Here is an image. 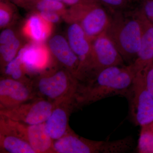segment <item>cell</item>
I'll return each instance as SVG.
<instances>
[{
  "instance_id": "20",
  "label": "cell",
  "mask_w": 153,
  "mask_h": 153,
  "mask_svg": "<svg viewBox=\"0 0 153 153\" xmlns=\"http://www.w3.org/2000/svg\"><path fill=\"white\" fill-rule=\"evenodd\" d=\"M140 127L137 152L140 153H153V122Z\"/></svg>"
},
{
  "instance_id": "26",
  "label": "cell",
  "mask_w": 153,
  "mask_h": 153,
  "mask_svg": "<svg viewBox=\"0 0 153 153\" xmlns=\"http://www.w3.org/2000/svg\"><path fill=\"white\" fill-rule=\"evenodd\" d=\"M144 71L146 86L148 91L153 97V64Z\"/></svg>"
},
{
  "instance_id": "18",
  "label": "cell",
  "mask_w": 153,
  "mask_h": 153,
  "mask_svg": "<svg viewBox=\"0 0 153 153\" xmlns=\"http://www.w3.org/2000/svg\"><path fill=\"white\" fill-rule=\"evenodd\" d=\"M1 72L3 76L10 77L21 82L31 83L32 79L26 73L22 60L18 55L10 62Z\"/></svg>"
},
{
  "instance_id": "27",
  "label": "cell",
  "mask_w": 153,
  "mask_h": 153,
  "mask_svg": "<svg viewBox=\"0 0 153 153\" xmlns=\"http://www.w3.org/2000/svg\"><path fill=\"white\" fill-rule=\"evenodd\" d=\"M16 37V33L12 29H4L0 34V45L5 44Z\"/></svg>"
},
{
  "instance_id": "4",
  "label": "cell",
  "mask_w": 153,
  "mask_h": 153,
  "mask_svg": "<svg viewBox=\"0 0 153 153\" xmlns=\"http://www.w3.org/2000/svg\"><path fill=\"white\" fill-rule=\"evenodd\" d=\"M134 146L131 136L115 140L98 141L79 136L72 129L53 143L54 153H126Z\"/></svg>"
},
{
  "instance_id": "22",
  "label": "cell",
  "mask_w": 153,
  "mask_h": 153,
  "mask_svg": "<svg viewBox=\"0 0 153 153\" xmlns=\"http://www.w3.org/2000/svg\"><path fill=\"white\" fill-rule=\"evenodd\" d=\"M14 13L13 7L6 0L0 2V27L6 28L12 22Z\"/></svg>"
},
{
  "instance_id": "30",
  "label": "cell",
  "mask_w": 153,
  "mask_h": 153,
  "mask_svg": "<svg viewBox=\"0 0 153 153\" xmlns=\"http://www.w3.org/2000/svg\"><path fill=\"white\" fill-rule=\"evenodd\" d=\"M11 1L19 5L24 6V0H11Z\"/></svg>"
},
{
  "instance_id": "3",
  "label": "cell",
  "mask_w": 153,
  "mask_h": 153,
  "mask_svg": "<svg viewBox=\"0 0 153 153\" xmlns=\"http://www.w3.org/2000/svg\"><path fill=\"white\" fill-rule=\"evenodd\" d=\"M78 82L67 69L56 65L33 77L31 84L36 97L56 103L74 99Z\"/></svg>"
},
{
  "instance_id": "7",
  "label": "cell",
  "mask_w": 153,
  "mask_h": 153,
  "mask_svg": "<svg viewBox=\"0 0 153 153\" xmlns=\"http://www.w3.org/2000/svg\"><path fill=\"white\" fill-rule=\"evenodd\" d=\"M55 105L53 102L36 97L13 107L0 109V115L21 123L33 125L45 123Z\"/></svg>"
},
{
  "instance_id": "6",
  "label": "cell",
  "mask_w": 153,
  "mask_h": 153,
  "mask_svg": "<svg viewBox=\"0 0 153 153\" xmlns=\"http://www.w3.org/2000/svg\"><path fill=\"white\" fill-rule=\"evenodd\" d=\"M125 97L128 103L130 120L136 126L146 125L153 122V97L148 91L144 71L136 74Z\"/></svg>"
},
{
  "instance_id": "23",
  "label": "cell",
  "mask_w": 153,
  "mask_h": 153,
  "mask_svg": "<svg viewBox=\"0 0 153 153\" xmlns=\"http://www.w3.org/2000/svg\"><path fill=\"white\" fill-rule=\"evenodd\" d=\"M140 11L153 25V0H143L142 7Z\"/></svg>"
},
{
  "instance_id": "9",
  "label": "cell",
  "mask_w": 153,
  "mask_h": 153,
  "mask_svg": "<svg viewBox=\"0 0 153 153\" xmlns=\"http://www.w3.org/2000/svg\"><path fill=\"white\" fill-rule=\"evenodd\" d=\"M18 55L31 79L56 65L57 62L44 43L30 42L22 47Z\"/></svg>"
},
{
  "instance_id": "12",
  "label": "cell",
  "mask_w": 153,
  "mask_h": 153,
  "mask_svg": "<svg viewBox=\"0 0 153 153\" xmlns=\"http://www.w3.org/2000/svg\"><path fill=\"white\" fill-rule=\"evenodd\" d=\"M36 97L31 83L7 76L0 79V109L13 107Z\"/></svg>"
},
{
  "instance_id": "24",
  "label": "cell",
  "mask_w": 153,
  "mask_h": 153,
  "mask_svg": "<svg viewBox=\"0 0 153 153\" xmlns=\"http://www.w3.org/2000/svg\"><path fill=\"white\" fill-rule=\"evenodd\" d=\"M100 3L114 10L124 8L131 0H97Z\"/></svg>"
},
{
  "instance_id": "13",
  "label": "cell",
  "mask_w": 153,
  "mask_h": 153,
  "mask_svg": "<svg viewBox=\"0 0 153 153\" xmlns=\"http://www.w3.org/2000/svg\"><path fill=\"white\" fill-rule=\"evenodd\" d=\"M74 111L73 99H68L56 103L45 122L46 131L54 140L59 139L71 130L68 121L70 115Z\"/></svg>"
},
{
  "instance_id": "15",
  "label": "cell",
  "mask_w": 153,
  "mask_h": 153,
  "mask_svg": "<svg viewBox=\"0 0 153 153\" xmlns=\"http://www.w3.org/2000/svg\"><path fill=\"white\" fill-rule=\"evenodd\" d=\"M0 153H36L30 144L19 136L9 125L4 117L1 115Z\"/></svg>"
},
{
  "instance_id": "21",
  "label": "cell",
  "mask_w": 153,
  "mask_h": 153,
  "mask_svg": "<svg viewBox=\"0 0 153 153\" xmlns=\"http://www.w3.org/2000/svg\"><path fill=\"white\" fill-rule=\"evenodd\" d=\"M36 10V12L49 11L60 14L62 16L67 12L66 5L58 0H38L28 6Z\"/></svg>"
},
{
  "instance_id": "10",
  "label": "cell",
  "mask_w": 153,
  "mask_h": 153,
  "mask_svg": "<svg viewBox=\"0 0 153 153\" xmlns=\"http://www.w3.org/2000/svg\"><path fill=\"white\" fill-rule=\"evenodd\" d=\"M67 40L70 47L79 58V66L77 79L82 81L90 73L91 42L82 27L76 23H70L67 30Z\"/></svg>"
},
{
  "instance_id": "19",
  "label": "cell",
  "mask_w": 153,
  "mask_h": 153,
  "mask_svg": "<svg viewBox=\"0 0 153 153\" xmlns=\"http://www.w3.org/2000/svg\"><path fill=\"white\" fill-rule=\"evenodd\" d=\"M22 47V43L18 37L0 45L1 71L16 57Z\"/></svg>"
},
{
  "instance_id": "5",
  "label": "cell",
  "mask_w": 153,
  "mask_h": 153,
  "mask_svg": "<svg viewBox=\"0 0 153 153\" xmlns=\"http://www.w3.org/2000/svg\"><path fill=\"white\" fill-rule=\"evenodd\" d=\"M63 18L79 24L91 41L105 31L110 17L97 0H83L70 7Z\"/></svg>"
},
{
  "instance_id": "11",
  "label": "cell",
  "mask_w": 153,
  "mask_h": 153,
  "mask_svg": "<svg viewBox=\"0 0 153 153\" xmlns=\"http://www.w3.org/2000/svg\"><path fill=\"white\" fill-rule=\"evenodd\" d=\"M4 117L11 127L30 144L36 153H54V140L47 132L45 123L29 125Z\"/></svg>"
},
{
  "instance_id": "1",
  "label": "cell",
  "mask_w": 153,
  "mask_h": 153,
  "mask_svg": "<svg viewBox=\"0 0 153 153\" xmlns=\"http://www.w3.org/2000/svg\"><path fill=\"white\" fill-rule=\"evenodd\" d=\"M131 64L113 66L99 71L83 82H78L74 97L75 111L115 95L124 96L136 75Z\"/></svg>"
},
{
  "instance_id": "16",
  "label": "cell",
  "mask_w": 153,
  "mask_h": 153,
  "mask_svg": "<svg viewBox=\"0 0 153 153\" xmlns=\"http://www.w3.org/2000/svg\"><path fill=\"white\" fill-rule=\"evenodd\" d=\"M140 12L143 22L141 42L136 58L131 64L136 74L145 71L153 64V25Z\"/></svg>"
},
{
  "instance_id": "2",
  "label": "cell",
  "mask_w": 153,
  "mask_h": 153,
  "mask_svg": "<svg viewBox=\"0 0 153 153\" xmlns=\"http://www.w3.org/2000/svg\"><path fill=\"white\" fill-rule=\"evenodd\" d=\"M105 33L128 65L133 63L139 51L143 22L139 10L132 14L118 12L110 17Z\"/></svg>"
},
{
  "instance_id": "25",
  "label": "cell",
  "mask_w": 153,
  "mask_h": 153,
  "mask_svg": "<svg viewBox=\"0 0 153 153\" xmlns=\"http://www.w3.org/2000/svg\"><path fill=\"white\" fill-rule=\"evenodd\" d=\"M42 18L46 21L52 23L56 24L60 21L62 16L58 13L49 11H42V12H37Z\"/></svg>"
},
{
  "instance_id": "29",
  "label": "cell",
  "mask_w": 153,
  "mask_h": 153,
  "mask_svg": "<svg viewBox=\"0 0 153 153\" xmlns=\"http://www.w3.org/2000/svg\"><path fill=\"white\" fill-rule=\"evenodd\" d=\"M38 1V0H24V6L28 7L30 4Z\"/></svg>"
},
{
  "instance_id": "28",
  "label": "cell",
  "mask_w": 153,
  "mask_h": 153,
  "mask_svg": "<svg viewBox=\"0 0 153 153\" xmlns=\"http://www.w3.org/2000/svg\"><path fill=\"white\" fill-rule=\"evenodd\" d=\"M62 2L63 4L69 6L70 7L75 5L81 2L83 0H58Z\"/></svg>"
},
{
  "instance_id": "17",
  "label": "cell",
  "mask_w": 153,
  "mask_h": 153,
  "mask_svg": "<svg viewBox=\"0 0 153 153\" xmlns=\"http://www.w3.org/2000/svg\"><path fill=\"white\" fill-rule=\"evenodd\" d=\"M53 24L46 21L37 12L30 15L22 26V34L31 42L44 43L52 34Z\"/></svg>"
},
{
  "instance_id": "14",
  "label": "cell",
  "mask_w": 153,
  "mask_h": 153,
  "mask_svg": "<svg viewBox=\"0 0 153 153\" xmlns=\"http://www.w3.org/2000/svg\"><path fill=\"white\" fill-rule=\"evenodd\" d=\"M48 46L57 63L67 69L77 79L79 58L71 49L68 40L61 35H55L50 38Z\"/></svg>"
},
{
  "instance_id": "8",
  "label": "cell",
  "mask_w": 153,
  "mask_h": 153,
  "mask_svg": "<svg viewBox=\"0 0 153 153\" xmlns=\"http://www.w3.org/2000/svg\"><path fill=\"white\" fill-rule=\"evenodd\" d=\"M91 42V60L88 79L104 68L124 66V61L121 55L105 32L97 36Z\"/></svg>"
}]
</instances>
